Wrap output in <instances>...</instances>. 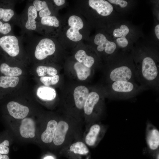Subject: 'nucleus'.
I'll return each mask as SVG.
<instances>
[{"instance_id":"3","label":"nucleus","mask_w":159,"mask_h":159,"mask_svg":"<svg viewBox=\"0 0 159 159\" xmlns=\"http://www.w3.org/2000/svg\"><path fill=\"white\" fill-rule=\"evenodd\" d=\"M92 29L83 16L75 9L69 10L62 17L57 39L65 49H73L89 37Z\"/></svg>"},{"instance_id":"33","label":"nucleus","mask_w":159,"mask_h":159,"mask_svg":"<svg viewBox=\"0 0 159 159\" xmlns=\"http://www.w3.org/2000/svg\"><path fill=\"white\" fill-rule=\"evenodd\" d=\"M52 1L56 9L59 11L68 5V2L65 0H52Z\"/></svg>"},{"instance_id":"9","label":"nucleus","mask_w":159,"mask_h":159,"mask_svg":"<svg viewBox=\"0 0 159 159\" xmlns=\"http://www.w3.org/2000/svg\"><path fill=\"white\" fill-rule=\"evenodd\" d=\"M148 89L136 82L119 80L108 83L105 94L112 100H127Z\"/></svg>"},{"instance_id":"30","label":"nucleus","mask_w":159,"mask_h":159,"mask_svg":"<svg viewBox=\"0 0 159 159\" xmlns=\"http://www.w3.org/2000/svg\"><path fill=\"white\" fill-rule=\"evenodd\" d=\"M12 25L10 23L0 21V34L4 36L13 34Z\"/></svg>"},{"instance_id":"32","label":"nucleus","mask_w":159,"mask_h":159,"mask_svg":"<svg viewBox=\"0 0 159 159\" xmlns=\"http://www.w3.org/2000/svg\"><path fill=\"white\" fill-rule=\"evenodd\" d=\"M155 22L153 28V39L150 40L155 45L158 46L159 40V20L155 18Z\"/></svg>"},{"instance_id":"4","label":"nucleus","mask_w":159,"mask_h":159,"mask_svg":"<svg viewBox=\"0 0 159 159\" xmlns=\"http://www.w3.org/2000/svg\"><path fill=\"white\" fill-rule=\"evenodd\" d=\"M106 62L107 83L119 80L136 82L135 66L131 51H120Z\"/></svg>"},{"instance_id":"24","label":"nucleus","mask_w":159,"mask_h":159,"mask_svg":"<svg viewBox=\"0 0 159 159\" xmlns=\"http://www.w3.org/2000/svg\"><path fill=\"white\" fill-rule=\"evenodd\" d=\"M59 120L52 119L47 122L45 130L41 136V140L44 143H51L52 142Z\"/></svg>"},{"instance_id":"1","label":"nucleus","mask_w":159,"mask_h":159,"mask_svg":"<svg viewBox=\"0 0 159 159\" xmlns=\"http://www.w3.org/2000/svg\"><path fill=\"white\" fill-rule=\"evenodd\" d=\"M158 47L143 37L131 51L135 66L136 81L148 89L157 92L159 89Z\"/></svg>"},{"instance_id":"10","label":"nucleus","mask_w":159,"mask_h":159,"mask_svg":"<svg viewBox=\"0 0 159 159\" xmlns=\"http://www.w3.org/2000/svg\"><path fill=\"white\" fill-rule=\"evenodd\" d=\"M104 107L103 97L100 92L93 91L89 93L83 108L85 130L92 123L100 121Z\"/></svg>"},{"instance_id":"37","label":"nucleus","mask_w":159,"mask_h":159,"mask_svg":"<svg viewBox=\"0 0 159 159\" xmlns=\"http://www.w3.org/2000/svg\"><path fill=\"white\" fill-rule=\"evenodd\" d=\"M43 159H55V158L52 156L48 155L45 157Z\"/></svg>"},{"instance_id":"11","label":"nucleus","mask_w":159,"mask_h":159,"mask_svg":"<svg viewBox=\"0 0 159 159\" xmlns=\"http://www.w3.org/2000/svg\"><path fill=\"white\" fill-rule=\"evenodd\" d=\"M37 11L29 1L22 13L18 15L16 25L21 28L23 35H28L34 32H37Z\"/></svg>"},{"instance_id":"17","label":"nucleus","mask_w":159,"mask_h":159,"mask_svg":"<svg viewBox=\"0 0 159 159\" xmlns=\"http://www.w3.org/2000/svg\"><path fill=\"white\" fill-rule=\"evenodd\" d=\"M145 139L147 151L153 157L159 150V131L149 120L146 122Z\"/></svg>"},{"instance_id":"26","label":"nucleus","mask_w":159,"mask_h":159,"mask_svg":"<svg viewBox=\"0 0 159 159\" xmlns=\"http://www.w3.org/2000/svg\"><path fill=\"white\" fill-rule=\"evenodd\" d=\"M73 67L76 72L77 78L81 81L86 80L91 74V68L77 61L74 62Z\"/></svg>"},{"instance_id":"14","label":"nucleus","mask_w":159,"mask_h":159,"mask_svg":"<svg viewBox=\"0 0 159 159\" xmlns=\"http://www.w3.org/2000/svg\"><path fill=\"white\" fill-rule=\"evenodd\" d=\"M59 153L68 159H92L89 147L84 142L82 138L74 140Z\"/></svg>"},{"instance_id":"5","label":"nucleus","mask_w":159,"mask_h":159,"mask_svg":"<svg viewBox=\"0 0 159 159\" xmlns=\"http://www.w3.org/2000/svg\"><path fill=\"white\" fill-rule=\"evenodd\" d=\"M106 31L120 51L124 52H130L134 44L143 37L141 27L125 19L113 25Z\"/></svg>"},{"instance_id":"25","label":"nucleus","mask_w":159,"mask_h":159,"mask_svg":"<svg viewBox=\"0 0 159 159\" xmlns=\"http://www.w3.org/2000/svg\"><path fill=\"white\" fill-rule=\"evenodd\" d=\"M37 95L39 98L45 101L54 100L56 96V92L53 88L49 86H42L37 89Z\"/></svg>"},{"instance_id":"29","label":"nucleus","mask_w":159,"mask_h":159,"mask_svg":"<svg viewBox=\"0 0 159 159\" xmlns=\"http://www.w3.org/2000/svg\"><path fill=\"white\" fill-rule=\"evenodd\" d=\"M36 72L39 76L42 77L47 74L53 76L57 73V70L54 67L43 65L38 66L37 68Z\"/></svg>"},{"instance_id":"21","label":"nucleus","mask_w":159,"mask_h":159,"mask_svg":"<svg viewBox=\"0 0 159 159\" xmlns=\"http://www.w3.org/2000/svg\"><path fill=\"white\" fill-rule=\"evenodd\" d=\"M7 108L9 114L17 119H23L28 114L29 110L25 106L14 101L9 102Z\"/></svg>"},{"instance_id":"6","label":"nucleus","mask_w":159,"mask_h":159,"mask_svg":"<svg viewBox=\"0 0 159 159\" xmlns=\"http://www.w3.org/2000/svg\"><path fill=\"white\" fill-rule=\"evenodd\" d=\"M84 122L68 114L59 120L52 143L59 152L74 140L82 138Z\"/></svg>"},{"instance_id":"31","label":"nucleus","mask_w":159,"mask_h":159,"mask_svg":"<svg viewBox=\"0 0 159 159\" xmlns=\"http://www.w3.org/2000/svg\"><path fill=\"white\" fill-rule=\"evenodd\" d=\"M59 76L56 75L52 77H41L40 78V80L45 86H49L57 84L59 82Z\"/></svg>"},{"instance_id":"27","label":"nucleus","mask_w":159,"mask_h":159,"mask_svg":"<svg viewBox=\"0 0 159 159\" xmlns=\"http://www.w3.org/2000/svg\"><path fill=\"white\" fill-rule=\"evenodd\" d=\"M0 71L5 76L17 77L21 75L22 70L17 67H11L6 63H3L0 65Z\"/></svg>"},{"instance_id":"23","label":"nucleus","mask_w":159,"mask_h":159,"mask_svg":"<svg viewBox=\"0 0 159 159\" xmlns=\"http://www.w3.org/2000/svg\"><path fill=\"white\" fill-rule=\"evenodd\" d=\"M35 124L34 120L29 118L22 119L19 127L21 135L25 138H33L35 135Z\"/></svg>"},{"instance_id":"13","label":"nucleus","mask_w":159,"mask_h":159,"mask_svg":"<svg viewBox=\"0 0 159 159\" xmlns=\"http://www.w3.org/2000/svg\"><path fill=\"white\" fill-rule=\"evenodd\" d=\"M72 50L76 61L88 68H91L96 65L101 60L92 48L83 42L78 44Z\"/></svg>"},{"instance_id":"2","label":"nucleus","mask_w":159,"mask_h":159,"mask_svg":"<svg viewBox=\"0 0 159 159\" xmlns=\"http://www.w3.org/2000/svg\"><path fill=\"white\" fill-rule=\"evenodd\" d=\"M75 9L95 30L106 31L125 19L124 16L116 11L107 0H77L75 1Z\"/></svg>"},{"instance_id":"16","label":"nucleus","mask_w":159,"mask_h":159,"mask_svg":"<svg viewBox=\"0 0 159 159\" xmlns=\"http://www.w3.org/2000/svg\"><path fill=\"white\" fill-rule=\"evenodd\" d=\"M23 38L19 37L13 34L0 37V49L12 57H15L19 55L24 45Z\"/></svg>"},{"instance_id":"8","label":"nucleus","mask_w":159,"mask_h":159,"mask_svg":"<svg viewBox=\"0 0 159 159\" xmlns=\"http://www.w3.org/2000/svg\"><path fill=\"white\" fill-rule=\"evenodd\" d=\"M85 41L94 49L100 59L105 62L120 51L115 43L104 30H96L94 34Z\"/></svg>"},{"instance_id":"20","label":"nucleus","mask_w":159,"mask_h":159,"mask_svg":"<svg viewBox=\"0 0 159 159\" xmlns=\"http://www.w3.org/2000/svg\"><path fill=\"white\" fill-rule=\"evenodd\" d=\"M89 94V90L85 86L80 85L74 89L73 92L74 108L79 112L83 120V108L85 101Z\"/></svg>"},{"instance_id":"19","label":"nucleus","mask_w":159,"mask_h":159,"mask_svg":"<svg viewBox=\"0 0 159 159\" xmlns=\"http://www.w3.org/2000/svg\"><path fill=\"white\" fill-rule=\"evenodd\" d=\"M30 1L37 11L38 21L44 16L59 15V11L54 6L52 0H34Z\"/></svg>"},{"instance_id":"15","label":"nucleus","mask_w":159,"mask_h":159,"mask_svg":"<svg viewBox=\"0 0 159 159\" xmlns=\"http://www.w3.org/2000/svg\"><path fill=\"white\" fill-rule=\"evenodd\" d=\"M108 127L100 121L94 122L84 130L82 140L88 147H97L105 136Z\"/></svg>"},{"instance_id":"34","label":"nucleus","mask_w":159,"mask_h":159,"mask_svg":"<svg viewBox=\"0 0 159 159\" xmlns=\"http://www.w3.org/2000/svg\"><path fill=\"white\" fill-rule=\"evenodd\" d=\"M9 145L8 140H5L0 143V154H6L9 153V149L8 147Z\"/></svg>"},{"instance_id":"12","label":"nucleus","mask_w":159,"mask_h":159,"mask_svg":"<svg viewBox=\"0 0 159 159\" xmlns=\"http://www.w3.org/2000/svg\"><path fill=\"white\" fill-rule=\"evenodd\" d=\"M62 21V17L59 14L44 16L37 21V33L43 36L57 38Z\"/></svg>"},{"instance_id":"18","label":"nucleus","mask_w":159,"mask_h":159,"mask_svg":"<svg viewBox=\"0 0 159 159\" xmlns=\"http://www.w3.org/2000/svg\"><path fill=\"white\" fill-rule=\"evenodd\" d=\"M15 0L3 1L0 5V21L16 25L18 15L14 10Z\"/></svg>"},{"instance_id":"28","label":"nucleus","mask_w":159,"mask_h":159,"mask_svg":"<svg viewBox=\"0 0 159 159\" xmlns=\"http://www.w3.org/2000/svg\"><path fill=\"white\" fill-rule=\"evenodd\" d=\"M19 81L17 77H0V87L4 88L14 87L17 85Z\"/></svg>"},{"instance_id":"36","label":"nucleus","mask_w":159,"mask_h":159,"mask_svg":"<svg viewBox=\"0 0 159 159\" xmlns=\"http://www.w3.org/2000/svg\"><path fill=\"white\" fill-rule=\"evenodd\" d=\"M153 157L155 159H159V150L156 153Z\"/></svg>"},{"instance_id":"7","label":"nucleus","mask_w":159,"mask_h":159,"mask_svg":"<svg viewBox=\"0 0 159 159\" xmlns=\"http://www.w3.org/2000/svg\"><path fill=\"white\" fill-rule=\"evenodd\" d=\"M22 36L26 43L25 46L33 50L34 57L38 60H44L65 49L57 38L34 36L32 34L26 37Z\"/></svg>"},{"instance_id":"22","label":"nucleus","mask_w":159,"mask_h":159,"mask_svg":"<svg viewBox=\"0 0 159 159\" xmlns=\"http://www.w3.org/2000/svg\"><path fill=\"white\" fill-rule=\"evenodd\" d=\"M113 6L117 12L125 15L131 11L135 6L134 1L126 0H107Z\"/></svg>"},{"instance_id":"35","label":"nucleus","mask_w":159,"mask_h":159,"mask_svg":"<svg viewBox=\"0 0 159 159\" xmlns=\"http://www.w3.org/2000/svg\"><path fill=\"white\" fill-rule=\"evenodd\" d=\"M0 159H9V158L6 155L0 154Z\"/></svg>"}]
</instances>
